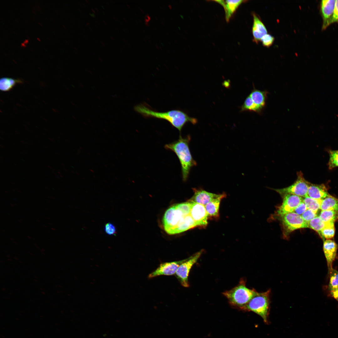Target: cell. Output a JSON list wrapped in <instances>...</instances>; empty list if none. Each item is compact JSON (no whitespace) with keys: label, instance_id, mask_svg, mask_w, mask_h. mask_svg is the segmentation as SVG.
<instances>
[{"label":"cell","instance_id":"61","mask_svg":"<svg viewBox=\"0 0 338 338\" xmlns=\"http://www.w3.org/2000/svg\"><path fill=\"white\" fill-rule=\"evenodd\" d=\"M159 41H160V43H161V40H160V39H159Z\"/></svg>","mask_w":338,"mask_h":338},{"label":"cell","instance_id":"52","mask_svg":"<svg viewBox=\"0 0 338 338\" xmlns=\"http://www.w3.org/2000/svg\"><path fill=\"white\" fill-rule=\"evenodd\" d=\"M139 21H140V22H141V23H142V21H141V20L140 19H139Z\"/></svg>","mask_w":338,"mask_h":338},{"label":"cell","instance_id":"57","mask_svg":"<svg viewBox=\"0 0 338 338\" xmlns=\"http://www.w3.org/2000/svg\"><path fill=\"white\" fill-rule=\"evenodd\" d=\"M92 9V11H93V12H94V13H95V11H94V10H93V9Z\"/></svg>","mask_w":338,"mask_h":338},{"label":"cell","instance_id":"30","mask_svg":"<svg viewBox=\"0 0 338 338\" xmlns=\"http://www.w3.org/2000/svg\"><path fill=\"white\" fill-rule=\"evenodd\" d=\"M317 212L308 209L301 216L305 221L308 223L317 216Z\"/></svg>","mask_w":338,"mask_h":338},{"label":"cell","instance_id":"48","mask_svg":"<svg viewBox=\"0 0 338 338\" xmlns=\"http://www.w3.org/2000/svg\"><path fill=\"white\" fill-rule=\"evenodd\" d=\"M171 20H172V21H173H173H174L173 19V18H171Z\"/></svg>","mask_w":338,"mask_h":338},{"label":"cell","instance_id":"32","mask_svg":"<svg viewBox=\"0 0 338 338\" xmlns=\"http://www.w3.org/2000/svg\"><path fill=\"white\" fill-rule=\"evenodd\" d=\"M335 22H338V0L335 1L333 14L329 22V25Z\"/></svg>","mask_w":338,"mask_h":338},{"label":"cell","instance_id":"33","mask_svg":"<svg viewBox=\"0 0 338 338\" xmlns=\"http://www.w3.org/2000/svg\"><path fill=\"white\" fill-rule=\"evenodd\" d=\"M307 209L305 204L302 201L296 207L293 212L301 215Z\"/></svg>","mask_w":338,"mask_h":338},{"label":"cell","instance_id":"17","mask_svg":"<svg viewBox=\"0 0 338 338\" xmlns=\"http://www.w3.org/2000/svg\"><path fill=\"white\" fill-rule=\"evenodd\" d=\"M215 2L219 3L223 7L225 13V18L228 22L231 16L235 12L238 7L245 0H215Z\"/></svg>","mask_w":338,"mask_h":338},{"label":"cell","instance_id":"28","mask_svg":"<svg viewBox=\"0 0 338 338\" xmlns=\"http://www.w3.org/2000/svg\"><path fill=\"white\" fill-rule=\"evenodd\" d=\"M328 152L330 156L328 162V168L331 170L338 167V150H329Z\"/></svg>","mask_w":338,"mask_h":338},{"label":"cell","instance_id":"11","mask_svg":"<svg viewBox=\"0 0 338 338\" xmlns=\"http://www.w3.org/2000/svg\"><path fill=\"white\" fill-rule=\"evenodd\" d=\"M190 214L197 227L204 228L207 225L208 217L204 205L192 202Z\"/></svg>","mask_w":338,"mask_h":338},{"label":"cell","instance_id":"40","mask_svg":"<svg viewBox=\"0 0 338 338\" xmlns=\"http://www.w3.org/2000/svg\"><path fill=\"white\" fill-rule=\"evenodd\" d=\"M152 28H153V29L154 30H156H156H157V29H156V28H155V27H152Z\"/></svg>","mask_w":338,"mask_h":338},{"label":"cell","instance_id":"54","mask_svg":"<svg viewBox=\"0 0 338 338\" xmlns=\"http://www.w3.org/2000/svg\"><path fill=\"white\" fill-rule=\"evenodd\" d=\"M135 15H136V17H137V14H136V13H135Z\"/></svg>","mask_w":338,"mask_h":338},{"label":"cell","instance_id":"10","mask_svg":"<svg viewBox=\"0 0 338 338\" xmlns=\"http://www.w3.org/2000/svg\"><path fill=\"white\" fill-rule=\"evenodd\" d=\"M185 259L161 263L156 270L149 274L148 278L151 279L161 275H175L178 268Z\"/></svg>","mask_w":338,"mask_h":338},{"label":"cell","instance_id":"2","mask_svg":"<svg viewBox=\"0 0 338 338\" xmlns=\"http://www.w3.org/2000/svg\"><path fill=\"white\" fill-rule=\"evenodd\" d=\"M135 110L146 118H154L162 119L168 121L180 132L184 125L188 122L193 125L196 124L197 120L189 116L182 111L175 110L165 112H159L154 110L145 104H141L136 105Z\"/></svg>","mask_w":338,"mask_h":338},{"label":"cell","instance_id":"4","mask_svg":"<svg viewBox=\"0 0 338 338\" xmlns=\"http://www.w3.org/2000/svg\"><path fill=\"white\" fill-rule=\"evenodd\" d=\"M253 289H250L246 285L245 280L241 279L236 286L223 293L230 304L240 309L246 305L257 294Z\"/></svg>","mask_w":338,"mask_h":338},{"label":"cell","instance_id":"45","mask_svg":"<svg viewBox=\"0 0 338 338\" xmlns=\"http://www.w3.org/2000/svg\"><path fill=\"white\" fill-rule=\"evenodd\" d=\"M166 33L167 35L169 36V33L166 32Z\"/></svg>","mask_w":338,"mask_h":338},{"label":"cell","instance_id":"51","mask_svg":"<svg viewBox=\"0 0 338 338\" xmlns=\"http://www.w3.org/2000/svg\"><path fill=\"white\" fill-rule=\"evenodd\" d=\"M127 6L129 7V8H130V6L128 4H127Z\"/></svg>","mask_w":338,"mask_h":338},{"label":"cell","instance_id":"63","mask_svg":"<svg viewBox=\"0 0 338 338\" xmlns=\"http://www.w3.org/2000/svg\"><path fill=\"white\" fill-rule=\"evenodd\" d=\"M163 6L165 7V8H166V6H165L164 5H163Z\"/></svg>","mask_w":338,"mask_h":338},{"label":"cell","instance_id":"42","mask_svg":"<svg viewBox=\"0 0 338 338\" xmlns=\"http://www.w3.org/2000/svg\"><path fill=\"white\" fill-rule=\"evenodd\" d=\"M140 10L141 11V12L142 13H144V12L143 11V10L142 9H141V8H140Z\"/></svg>","mask_w":338,"mask_h":338},{"label":"cell","instance_id":"46","mask_svg":"<svg viewBox=\"0 0 338 338\" xmlns=\"http://www.w3.org/2000/svg\"><path fill=\"white\" fill-rule=\"evenodd\" d=\"M155 18H156V20H158V18H157V17H155Z\"/></svg>","mask_w":338,"mask_h":338},{"label":"cell","instance_id":"38","mask_svg":"<svg viewBox=\"0 0 338 338\" xmlns=\"http://www.w3.org/2000/svg\"><path fill=\"white\" fill-rule=\"evenodd\" d=\"M168 6L170 9H171L172 8V6L171 5L169 4Z\"/></svg>","mask_w":338,"mask_h":338},{"label":"cell","instance_id":"7","mask_svg":"<svg viewBox=\"0 0 338 338\" xmlns=\"http://www.w3.org/2000/svg\"><path fill=\"white\" fill-rule=\"evenodd\" d=\"M203 251V249H202L185 259L178 268L175 275L183 287H189L188 277L190 270L193 265L197 262Z\"/></svg>","mask_w":338,"mask_h":338},{"label":"cell","instance_id":"5","mask_svg":"<svg viewBox=\"0 0 338 338\" xmlns=\"http://www.w3.org/2000/svg\"><path fill=\"white\" fill-rule=\"evenodd\" d=\"M270 293V289L262 293L257 292L249 301L241 309L254 312L262 317L265 324H268Z\"/></svg>","mask_w":338,"mask_h":338},{"label":"cell","instance_id":"14","mask_svg":"<svg viewBox=\"0 0 338 338\" xmlns=\"http://www.w3.org/2000/svg\"><path fill=\"white\" fill-rule=\"evenodd\" d=\"M336 0H325L321 1L320 11L323 18L322 29H325L334 13Z\"/></svg>","mask_w":338,"mask_h":338},{"label":"cell","instance_id":"64","mask_svg":"<svg viewBox=\"0 0 338 338\" xmlns=\"http://www.w3.org/2000/svg\"><path fill=\"white\" fill-rule=\"evenodd\" d=\"M169 44H170L171 45V43H170V42H169Z\"/></svg>","mask_w":338,"mask_h":338},{"label":"cell","instance_id":"56","mask_svg":"<svg viewBox=\"0 0 338 338\" xmlns=\"http://www.w3.org/2000/svg\"><path fill=\"white\" fill-rule=\"evenodd\" d=\"M149 42L150 43V44H151V41H150V40H149Z\"/></svg>","mask_w":338,"mask_h":338},{"label":"cell","instance_id":"20","mask_svg":"<svg viewBox=\"0 0 338 338\" xmlns=\"http://www.w3.org/2000/svg\"><path fill=\"white\" fill-rule=\"evenodd\" d=\"M320 209L321 211L333 210L338 211V198L330 195L321 200Z\"/></svg>","mask_w":338,"mask_h":338},{"label":"cell","instance_id":"41","mask_svg":"<svg viewBox=\"0 0 338 338\" xmlns=\"http://www.w3.org/2000/svg\"><path fill=\"white\" fill-rule=\"evenodd\" d=\"M161 20V23L162 24H163V25H164V22H163V21H162V20L161 19V20Z\"/></svg>","mask_w":338,"mask_h":338},{"label":"cell","instance_id":"50","mask_svg":"<svg viewBox=\"0 0 338 338\" xmlns=\"http://www.w3.org/2000/svg\"><path fill=\"white\" fill-rule=\"evenodd\" d=\"M159 49L161 50H162V49L161 47V46H159Z\"/></svg>","mask_w":338,"mask_h":338},{"label":"cell","instance_id":"49","mask_svg":"<svg viewBox=\"0 0 338 338\" xmlns=\"http://www.w3.org/2000/svg\"><path fill=\"white\" fill-rule=\"evenodd\" d=\"M174 41H175V42L176 43H177V40H175V39H174Z\"/></svg>","mask_w":338,"mask_h":338},{"label":"cell","instance_id":"53","mask_svg":"<svg viewBox=\"0 0 338 338\" xmlns=\"http://www.w3.org/2000/svg\"><path fill=\"white\" fill-rule=\"evenodd\" d=\"M167 52H168V53H170V51H169V50H167Z\"/></svg>","mask_w":338,"mask_h":338},{"label":"cell","instance_id":"1","mask_svg":"<svg viewBox=\"0 0 338 338\" xmlns=\"http://www.w3.org/2000/svg\"><path fill=\"white\" fill-rule=\"evenodd\" d=\"M164 230L169 234L180 233L197 227L190 212L183 203L172 206L163 218Z\"/></svg>","mask_w":338,"mask_h":338},{"label":"cell","instance_id":"13","mask_svg":"<svg viewBox=\"0 0 338 338\" xmlns=\"http://www.w3.org/2000/svg\"><path fill=\"white\" fill-rule=\"evenodd\" d=\"M337 249V245L334 241L329 239L324 241L323 250L329 272L333 268L332 264L336 257Z\"/></svg>","mask_w":338,"mask_h":338},{"label":"cell","instance_id":"8","mask_svg":"<svg viewBox=\"0 0 338 338\" xmlns=\"http://www.w3.org/2000/svg\"><path fill=\"white\" fill-rule=\"evenodd\" d=\"M280 217L283 233L286 236L296 229L308 228V223L305 221L301 215L294 212L285 214Z\"/></svg>","mask_w":338,"mask_h":338},{"label":"cell","instance_id":"55","mask_svg":"<svg viewBox=\"0 0 338 338\" xmlns=\"http://www.w3.org/2000/svg\"><path fill=\"white\" fill-rule=\"evenodd\" d=\"M123 18V19H124V20H125V21H126V19H125V18Z\"/></svg>","mask_w":338,"mask_h":338},{"label":"cell","instance_id":"9","mask_svg":"<svg viewBox=\"0 0 338 338\" xmlns=\"http://www.w3.org/2000/svg\"><path fill=\"white\" fill-rule=\"evenodd\" d=\"M283 197L282 203L277 211V213L280 217L293 212L303 199L301 197L290 194L285 195Z\"/></svg>","mask_w":338,"mask_h":338},{"label":"cell","instance_id":"16","mask_svg":"<svg viewBox=\"0 0 338 338\" xmlns=\"http://www.w3.org/2000/svg\"><path fill=\"white\" fill-rule=\"evenodd\" d=\"M329 195L327 188L324 184L310 183L308 191V197L314 199L322 200Z\"/></svg>","mask_w":338,"mask_h":338},{"label":"cell","instance_id":"27","mask_svg":"<svg viewBox=\"0 0 338 338\" xmlns=\"http://www.w3.org/2000/svg\"><path fill=\"white\" fill-rule=\"evenodd\" d=\"M329 273L330 274L329 289L331 291L338 288V271L332 268Z\"/></svg>","mask_w":338,"mask_h":338},{"label":"cell","instance_id":"43","mask_svg":"<svg viewBox=\"0 0 338 338\" xmlns=\"http://www.w3.org/2000/svg\"><path fill=\"white\" fill-rule=\"evenodd\" d=\"M143 39L145 41H146V38L144 37Z\"/></svg>","mask_w":338,"mask_h":338},{"label":"cell","instance_id":"44","mask_svg":"<svg viewBox=\"0 0 338 338\" xmlns=\"http://www.w3.org/2000/svg\"><path fill=\"white\" fill-rule=\"evenodd\" d=\"M161 20L163 21H164L165 19L163 18H162Z\"/></svg>","mask_w":338,"mask_h":338},{"label":"cell","instance_id":"58","mask_svg":"<svg viewBox=\"0 0 338 338\" xmlns=\"http://www.w3.org/2000/svg\"><path fill=\"white\" fill-rule=\"evenodd\" d=\"M143 32H144V33H146V32H145V31L144 30H143Z\"/></svg>","mask_w":338,"mask_h":338},{"label":"cell","instance_id":"39","mask_svg":"<svg viewBox=\"0 0 338 338\" xmlns=\"http://www.w3.org/2000/svg\"><path fill=\"white\" fill-rule=\"evenodd\" d=\"M160 8L162 10H164V9L163 7H162L161 6H160Z\"/></svg>","mask_w":338,"mask_h":338},{"label":"cell","instance_id":"37","mask_svg":"<svg viewBox=\"0 0 338 338\" xmlns=\"http://www.w3.org/2000/svg\"><path fill=\"white\" fill-rule=\"evenodd\" d=\"M156 48H157V49H159V46H158V44H156Z\"/></svg>","mask_w":338,"mask_h":338},{"label":"cell","instance_id":"21","mask_svg":"<svg viewBox=\"0 0 338 338\" xmlns=\"http://www.w3.org/2000/svg\"><path fill=\"white\" fill-rule=\"evenodd\" d=\"M20 83H22V81L19 79L8 77L2 78L0 79V89L3 91H8L17 84Z\"/></svg>","mask_w":338,"mask_h":338},{"label":"cell","instance_id":"29","mask_svg":"<svg viewBox=\"0 0 338 338\" xmlns=\"http://www.w3.org/2000/svg\"><path fill=\"white\" fill-rule=\"evenodd\" d=\"M274 40V38L273 36L267 33L262 37L260 41L264 46L269 47L273 44Z\"/></svg>","mask_w":338,"mask_h":338},{"label":"cell","instance_id":"59","mask_svg":"<svg viewBox=\"0 0 338 338\" xmlns=\"http://www.w3.org/2000/svg\"><path fill=\"white\" fill-rule=\"evenodd\" d=\"M148 55L149 57L151 58V55H150L148 54Z\"/></svg>","mask_w":338,"mask_h":338},{"label":"cell","instance_id":"25","mask_svg":"<svg viewBox=\"0 0 338 338\" xmlns=\"http://www.w3.org/2000/svg\"><path fill=\"white\" fill-rule=\"evenodd\" d=\"M325 225V223L317 216L308 222V228L316 231L320 236L321 231Z\"/></svg>","mask_w":338,"mask_h":338},{"label":"cell","instance_id":"12","mask_svg":"<svg viewBox=\"0 0 338 338\" xmlns=\"http://www.w3.org/2000/svg\"><path fill=\"white\" fill-rule=\"evenodd\" d=\"M194 194L188 201L205 206L209 202L220 197L222 194H216L203 189L193 188Z\"/></svg>","mask_w":338,"mask_h":338},{"label":"cell","instance_id":"60","mask_svg":"<svg viewBox=\"0 0 338 338\" xmlns=\"http://www.w3.org/2000/svg\"><path fill=\"white\" fill-rule=\"evenodd\" d=\"M173 30L175 32H177V31L175 29H174Z\"/></svg>","mask_w":338,"mask_h":338},{"label":"cell","instance_id":"26","mask_svg":"<svg viewBox=\"0 0 338 338\" xmlns=\"http://www.w3.org/2000/svg\"><path fill=\"white\" fill-rule=\"evenodd\" d=\"M303 201L308 209L317 212L320 208L321 199H314L308 196L304 197Z\"/></svg>","mask_w":338,"mask_h":338},{"label":"cell","instance_id":"3","mask_svg":"<svg viewBox=\"0 0 338 338\" xmlns=\"http://www.w3.org/2000/svg\"><path fill=\"white\" fill-rule=\"evenodd\" d=\"M190 140V136L182 137L180 135L177 140L165 146V149L173 151L177 156L181 164L184 181L187 180L191 168L197 164L190 150L189 143Z\"/></svg>","mask_w":338,"mask_h":338},{"label":"cell","instance_id":"19","mask_svg":"<svg viewBox=\"0 0 338 338\" xmlns=\"http://www.w3.org/2000/svg\"><path fill=\"white\" fill-rule=\"evenodd\" d=\"M268 92L262 91L254 88L249 95L253 103L258 106L263 110L266 105Z\"/></svg>","mask_w":338,"mask_h":338},{"label":"cell","instance_id":"6","mask_svg":"<svg viewBox=\"0 0 338 338\" xmlns=\"http://www.w3.org/2000/svg\"><path fill=\"white\" fill-rule=\"evenodd\" d=\"M297 178L292 185L287 187L280 189H273L282 197L284 195L293 194L301 197H308V191L310 182L304 178L301 171L297 173Z\"/></svg>","mask_w":338,"mask_h":338},{"label":"cell","instance_id":"23","mask_svg":"<svg viewBox=\"0 0 338 338\" xmlns=\"http://www.w3.org/2000/svg\"><path fill=\"white\" fill-rule=\"evenodd\" d=\"M319 217L325 223H335L338 220V211L333 210L321 211Z\"/></svg>","mask_w":338,"mask_h":338},{"label":"cell","instance_id":"34","mask_svg":"<svg viewBox=\"0 0 338 338\" xmlns=\"http://www.w3.org/2000/svg\"><path fill=\"white\" fill-rule=\"evenodd\" d=\"M332 296L338 301V288L330 291Z\"/></svg>","mask_w":338,"mask_h":338},{"label":"cell","instance_id":"62","mask_svg":"<svg viewBox=\"0 0 338 338\" xmlns=\"http://www.w3.org/2000/svg\"><path fill=\"white\" fill-rule=\"evenodd\" d=\"M136 23H137V24H138V25H139V24L138 22H137V21H136Z\"/></svg>","mask_w":338,"mask_h":338},{"label":"cell","instance_id":"24","mask_svg":"<svg viewBox=\"0 0 338 338\" xmlns=\"http://www.w3.org/2000/svg\"><path fill=\"white\" fill-rule=\"evenodd\" d=\"M335 229L334 222L325 223V225L321 230L320 237L325 239H329L333 238L335 235Z\"/></svg>","mask_w":338,"mask_h":338},{"label":"cell","instance_id":"22","mask_svg":"<svg viewBox=\"0 0 338 338\" xmlns=\"http://www.w3.org/2000/svg\"><path fill=\"white\" fill-rule=\"evenodd\" d=\"M263 109L258 106L253 102L251 97L249 95L246 98L243 105L241 107V111H253L259 114L262 113Z\"/></svg>","mask_w":338,"mask_h":338},{"label":"cell","instance_id":"47","mask_svg":"<svg viewBox=\"0 0 338 338\" xmlns=\"http://www.w3.org/2000/svg\"><path fill=\"white\" fill-rule=\"evenodd\" d=\"M147 36L148 38H150V37H151L149 35H147Z\"/></svg>","mask_w":338,"mask_h":338},{"label":"cell","instance_id":"35","mask_svg":"<svg viewBox=\"0 0 338 338\" xmlns=\"http://www.w3.org/2000/svg\"><path fill=\"white\" fill-rule=\"evenodd\" d=\"M144 19H145V22L148 23V22L151 19V17L149 16V14H147L146 15H145V18H144Z\"/></svg>","mask_w":338,"mask_h":338},{"label":"cell","instance_id":"36","mask_svg":"<svg viewBox=\"0 0 338 338\" xmlns=\"http://www.w3.org/2000/svg\"><path fill=\"white\" fill-rule=\"evenodd\" d=\"M145 25H146V26H148V27H149V26H150V25H149V24L148 23H147V22H145Z\"/></svg>","mask_w":338,"mask_h":338},{"label":"cell","instance_id":"18","mask_svg":"<svg viewBox=\"0 0 338 338\" xmlns=\"http://www.w3.org/2000/svg\"><path fill=\"white\" fill-rule=\"evenodd\" d=\"M226 196V194L223 193L219 197L207 204L205 207L208 218H218L219 217V208L221 200Z\"/></svg>","mask_w":338,"mask_h":338},{"label":"cell","instance_id":"31","mask_svg":"<svg viewBox=\"0 0 338 338\" xmlns=\"http://www.w3.org/2000/svg\"><path fill=\"white\" fill-rule=\"evenodd\" d=\"M104 230L105 233L108 235L115 236L117 233L115 226L110 223H108L105 224Z\"/></svg>","mask_w":338,"mask_h":338},{"label":"cell","instance_id":"15","mask_svg":"<svg viewBox=\"0 0 338 338\" xmlns=\"http://www.w3.org/2000/svg\"><path fill=\"white\" fill-rule=\"evenodd\" d=\"M253 22L252 27L253 41L258 43L262 37L267 33V30L264 24L257 15L253 13Z\"/></svg>","mask_w":338,"mask_h":338}]
</instances>
